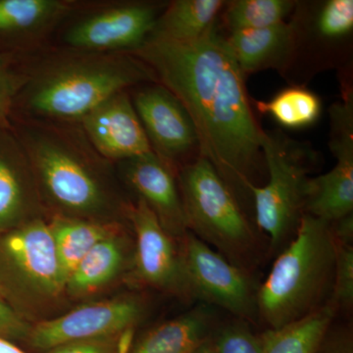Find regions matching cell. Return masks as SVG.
<instances>
[{
  "label": "cell",
  "instance_id": "obj_1",
  "mask_svg": "<svg viewBox=\"0 0 353 353\" xmlns=\"http://www.w3.org/2000/svg\"><path fill=\"white\" fill-rule=\"evenodd\" d=\"M131 54L181 101L194 123L199 155L214 166L240 201L252 199L263 130L248 101L245 76L215 27L203 38L176 43L150 37Z\"/></svg>",
  "mask_w": 353,
  "mask_h": 353
},
{
  "label": "cell",
  "instance_id": "obj_2",
  "mask_svg": "<svg viewBox=\"0 0 353 353\" xmlns=\"http://www.w3.org/2000/svg\"><path fill=\"white\" fill-rule=\"evenodd\" d=\"M26 81L14 102V118L78 123L109 97L157 83L152 70L131 53L62 48L22 67Z\"/></svg>",
  "mask_w": 353,
  "mask_h": 353
},
{
  "label": "cell",
  "instance_id": "obj_3",
  "mask_svg": "<svg viewBox=\"0 0 353 353\" xmlns=\"http://www.w3.org/2000/svg\"><path fill=\"white\" fill-rule=\"evenodd\" d=\"M10 124L55 206L76 216L108 211L113 202L104 175L112 162L94 150L79 123L14 118Z\"/></svg>",
  "mask_w": 353,
  "mask_h": 353
},
{
  "label": "cell",
  "instance_id": "obj_4",
  "mask_svg": "<svg viewBox=\"0 0 353 353\" xmlns=\"http://www.w3.org/2000/svg\"><path fill=\"white\" fill-rule=\"evenodd\" d=\"M336 248L329 223L304 214L294 240L276 256L257 292L259 319L279 330L326 305L333 292Z\"/></svg>",
  "mask_w": 353,
  "mask_h": 353
},
{
  "label": "cell",
  "instance_id": "obj_5",
  "mask_svg": "<svg viewBox=\"0 0 353 353\" xmlns=\"http://www.w3.org/2000/svg\"><path fill=\"white\" fill-rule=\"evenodd\" d=\"M179 190L188 231L228 261L252 274L263 253L268 256L260 232L206 158L199 155L181 167Z\"/></svg>",
  "mask_w": 353,
  "mask_h": 353
},
{
  "label": "cell",
  "instance_id": "obj_6",
  "mask_svg": "<svg viewBox=\"0 0 353 353\" xmlns=\"http://www.w3.org/2000/svg\"><path fill=\"white\" fill-rule=\"evenodd\" d=\"M261 152L268 182L250 185V192L257 229L268 239V256H277L294 240L305 214L309 173L317 155L279 130L263 131Z\"/></svg>",
  "mask_w": 353,
  "mask_h": 353
},
{
  "label": "cell",
  "instance_id": "obj_7",
  "mask_svg": "<svg viewBox=\"0 0 353 353\" xmlns=\"http://www.w3.org/2000/svg\"><path fill=\"white\" fill-rule=\"evenodd\" d=\"M166 6L118 2L70 16L60 31L63 48L87 52L131 53L152 34Z\"/></svg>",
  "mask_w": 353,
  "mask_h": 353
},
{
  "label": "cell",
  "instance_id": "obj_8",
  "mask_svg": "<svg viewBox=\"0 0 353 353\" xmlns=\"http://www.w3.org/2000/svg\"><path fill=\"white\" fill-rule=\"evenodd\" d=\"M182 256L192 299L224 309L238 319L256 321L259 285L252 274L188 231L182 238Z\"/></svg>",
  "mask_w": 353,
  "mask_h": 353
},
{
  "label": "cell",
  "instance_id": "obj_9",
  "mask_svg": "<svg viewBox=\"0 0 353 353\" xmlns=\"http://www.w3.org/2000/svg\"><path fill=\"white\" fill-rule=\"evenodd\" d=\"M152 152L173 170L199 152L196 128L181 101L159 83H146L132 95Z\"/></svg>",
  "mask_w": 353,
  "mask_h": 353
},
{
  "label": "cell",
  "instance_id": "obj_10",
  "mask_svg": "<svg viewBox=\"0 0 353 353\" xmlns=\"http://www.w3.org/2000/svg\"><path fill=\"white\" fill-rule=\"evenodd\" d=\"M0 255L21 284L34 294L53 297L66 288L50 225L39 218L3 234Z\"/></svg>",
  "mask_w": 353,
  "mask_h": 353
},
{
  "label": "cell",
  "instance_id": "obj_11",
  "mask_svg": "<svg viewBox=\"0 0 353 353\" xmlns=\"http://www.w3.org/2000/svg\"><path fill=\"white\" fill-rule=\"evenodd\" d=\"M126 215L136 236L137 277L155 289L192 299L182 250H178L173 236L165 231L154 212L138 197L137 202L127 206Z\"/></svg>",
  "mask_w": 353,
  "mask_h": 353
},
{
  "label": "cell",
  "instance_id": "obj_12",
  "mask_svg": "<svg viewBox=\"0 0 353 353\" xmlns=\"http://www.w3.org/2000/svg\"><path fill=\"white\" fill-rule=\"evenodd\" d=\"M143 313V304L132 297L88 304L39 323L30 331V343L39 350H50L74 341L111 339L129 332Z\"/></svg>",
  "mask_w": 353,
  "mask_h": 353
},
{
  "label": "cell",
  "instance_id": "obj_13",
  "mask_svg": "<svg viewBox=\"0 0 353 353\" xmlns=\"http://www.w3.org/2000/svg\"><path fill=\"white\" fill-rule=\"evenodd\" d=\"M90 145L110 162H121L152 152L128 90L117 92L79 121Z\"/></svg>",
  "mask_w": 353,
  "mask_h": 353
},
{
  "label": "cell",
  "instance_id": "obj_14",
  "mask_svg": "<svg viewBox=\"0 0 353 353\" xmlns=\"http://www.w3.org/2000/svg\"><path fill=\"white\" fill-rule=\"evenodd\" d=\"M118 163L127 182L154 212L165 231L183 238L188 229L173 169L153 152Z\"/></svg>",
  "mask_w": 353,
  "mask_h": 353
},
{
  "label": "cell",
  "instance_id": "obj_15",
  "mask_svg": "<svg viewBox=\"0 0 353 353\" xmlns=\"http://www.w3.org/2000/svg\"><path fill=\"white\" fill-rule=\"evenodd\" d=\"M78 7L66 0H0V46L34 52Z\"/></svg>",
  "mask_w": 353,
  "mask_h": 353
},
{
  "label": "cell",
  "instance_id": "obj_16",
  "mask_svg": "<svg viewBox=\"0 0 353 353\" xmlns=\"http://www.w3.org/2000/svg\"><path fill=\"white\" fill-rule=\"evenodd\" d=\"M34 179L29 158L10 122L0 124V229L19 226L29 214Z\"/></svg>",
  "mask_w": 353,
  "mask_h": 353
},
{
  "label": "cell",
  "instance_id": "obj_17",
  "mask_svg": "<svg viewBox=\"0 0 353 353\" xmlns=\"http://www.w3.org/2000/svg\"><path fill=\"white\" fill-rule=\"evenodd\" d=\"M225 39L243 76L280 70L290 63L296 50V25L285 21L264 29L233 32Z\"/></svg>",
  "mask_w": 353,
  "mask_h": 353
},
{
  "label": "cell",
  "instance_id": "obj_18",
  "mask_svg": "<svg viewBox=\"0 0 353 353\" xmlns=\"http://www.w3.org/2000/svg\"><path fill=\"white\" fill-rule=\"evenodd\" d=\"M333 169L324 175L310 178L305 214L336 222L352 214L353 157H339Z\"/></svg>",
  "mask_w": 353,
  "mask_h": 353
},
{
  "label": "cell",
  "instance_id": "obj_19",
  "mask_svg": "<svg viewBox=\"0 0 353 353\" xmlns=\"http://www.w3.org/2000/svg\"><path fill=\"white\" fill-rule=\"evenodd\" d=\"M222 0H175L167 4L150 37L176 43L201 39L215 27ZM148 37V38H150Z\"/></svg>",
  "mask_w": 353,
  "mask_h": 353
},
{
  "label": "cell",
  "instance_id": "obj_20",
  "mask_svg": "<svg viewBox=\"0 0 353 353\" xmlns=\"http://www.w3.org/2000/svg\"><path fill=\"white\" fill-rule=\"evenodd\" d=\"M210 324L208 311L199 309L152 329L131 353H194L208 338Z\"/></svg>",
  "mask_w": 353,
  "mask_h": 353
},
{
  "label": "cell",
  "instance_id": "obj_21",
  "mask_svg": "<svg viewBox=\"0 0 353 353\" xmlns=\"http://www.w3.org/2000/svg\"><path fill=\"white\" fill-rule=\"evenodd\" d=\"M48 225L66 282L95 245L113 236L108 224L72 216L58 215Z\"/></svg>",
  "mask_w": 353,
  "mask_h": 353
},
{
  "label": "cell",
  "instance_id": "obj_22",
  "mask_svg": "<svg viewBox=\"0 0 353 353\" xmlns=\"http://www.w3.org/2000/svg\"><path fill=\"white\" fill-rule=\"evenodd\" d=\"M331 303L299 321L265 332L263 353H315L336 317Z\"/></svg>",
  "mask_w": 353,
  "mask_h": 353
},
{
  "label": "cell",
  "instance_id": "obj_23",
  "mask_svg": "<svg viewBox=\"0 0 353 353\" xmlns=\"http://www.w3.org/2000/svg\"><path fill=\"white\" fill-rule=\"evenodd\" d=\"M124 263V250L115 236L99 241L67 279L72 294H85L103 287L117 276Z\"/></svg>",
  "mask_w": 353,
  "mask_h": 353
},
{
  "label": "cell",
  "instance_id": "obj_24",
  "mask_svg": "<svg viewBox=\"0 0 353 353\" xmlns=\"http://www.w3.org/2000/svg\"><path fill=\"white\" fill-rule=\"evenodd\" d=\"M257 110L272 116L279 124L290 129L310 126L319 118V97L304 88L292 87L278 92L271 101H256Z\"/></svg>",
  "mask_w": 353,
  "mask_h": 353
},
{
  "label": "cell",
  "instance_id": "obj_25",
  "mask_svg": "<svg viewBox=\"0 0 353 353\" xmlns=\"http://www.w3.org/2000/svg\"><path fill=\"white\" fill-rule=\"evenodd\" d=\"M294 6L292 0H236L228 4L225 23L230 32L264 29L285 22Z\"/></svg>",
  "mask_w": 353,
  "mask_h": 353
},
{
  "label": "cell",
  "instance_id": "obj_26",
  "mask_svg": "<svg viewBox=\"0 0 353 353\" xmlns=\"http://www.w3.org/2000/svg\"><path fill=\"white\" fill-rule=\"evenodd\" d=\"M336 265L333 292L329 303L336 314H350L353 306V246L352 243L336 240Z\"/></svg>",
  "mask_w": 353,
  "mask_h": 353
},
{
  "label": "cell",
  "instance_id": "obj_27",
  "mask_svg": "<svg viewBox=\"0 0 353 353\" xmlns=\"http://www.w3.org/2000/svg\"><path fill=\"white\" fill-rule=\"evenodd\" d=\"M209 341L215 353H263L265 334L253 333L245 321L238 319L222 327Z\"/></svg>",
  "mask_w": 353,
  "mask_h": 353
},
{
  "label": "cell",
  "instance_id": "obj_28",
  "mask_svg": "<svg viewBox=\"0 0 353 353\" xmlns=\"http://www.w3.org/2000/svg\"><path fill=\"white\" fill-rule=\"evenodd\" d=\"M318 36L326 41H341L353 30L352 0H329L318 11L314 21Z\"/></svg>",
  "mask_w": 353,
  "mask_h": 353
},
{
  "label": "cell",
  "instance_id": "obj_29",
  "mask_svg": "<svg viewBox=\"0 0 353 353\" xmlns=\"http://www.w3.org/2000/svg\"><path fill=\"white\" fill-rule=\"evenodd\" d=\"M16 61L15 53L0 52V124L10 122L14 102L26 81L24 70Z\"/></svg>",
  "mask_w": 353,
  "mask_h": 353
},
{
  "label": "cell",
  "instance_id": "obj_30",
  "mask_svg": "<svg viewBox=\"0 0 353 353\" xmlns=\"http://www.w3.org/2000/svg\"><path fill=\"white\" fill-rule=\"evenodd\" d=\"M48 353H128L129 336L116 347L110 339L103 340L81 341L66 343L48 350Z\"/></svg>",
  "mask_w": 353,
  "mask_h": 353
},
{
  "label": "cell",
  "instance_id": "obj_31",
  "mask_svg": "<svg viewBox=\"0 0 353 353\" xmlns=\"http://www.w3.org/2000/svg\"><path fill=\"white\" fill-rule=\"evenodd\" d=\"M315 353H352V329L332 323Z\"/></svg>",
  "mask_w": 353,
  "mask_h": 353
},
{
  "label": "cell",
  "instance_id": "obj_32",
  "mask_svg": "<svg viewBox=\"0 0 353 353\" xmlns=\"http://www.w3.org/2000/svg\"><path fill=\"white\" fill-rule=\"evenodd\" d=\"M28 325L0 296V336L6 339H20L29 336Z\"/></svg>",
  "mask_w": 353,
  "mask_h": 353
},
{
  "label": "cell",
  "instance_id": "obj_33",
  "mask_svg": "<svg viewBox=\"0 0 353 353\" xmlns=\"http://www.w3.org/2000/svg\"><path fill=\"white\" fill-rule=\"evenodd\" d=\"M0 353H27L22 348L11 343L8 339L0 336Z\"/></svg>",
  "mask_w": 353,
  "mask_h": 353
},
{
  "label": "cell",
  "instance_id": "obj_34",
  "mask_svg": "<svg viewBox=\"0 0 353 353\" xmlns=\"http://www.w3.org/2000/svg\"><path fill=\"white\" fill-rule=\"evenodd\" d=\"M194 353H215L212 345H211L210 341H209V336L194 350Z\"/></svg>",
  "mask_w": 353,
  "mask_h": 353
}]
</instances>
